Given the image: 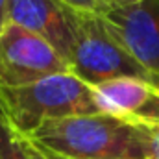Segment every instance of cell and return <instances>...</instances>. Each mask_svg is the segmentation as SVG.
Here are the masks:
<instances>
[{
	"instance_id": "6da1fadb",
	"label": "cell",
	"mask_w": 159,
	"mask_h": 159,
	"mask_svg": "<svg viewBox=\"0 0 159 159\" xmlns=\"http://www.w3.org/2000/svg\"><path fill=\"white\" fill-rule=\"evenodd\" d=\"M26 141L65 159H146L150 129L109 115L46 120Z\"/></svg>"
},
{
	"instance_id": "7a4b0ae2",
	"label": "cell",
	"mask_w": 159,
	"mask_h": 159,
	"mask_svg": "<svg viewBox=\"0 0 159 159\" xmlns=\"http://www.w3.org/2000/svg\"><path fill=\"white\" fill-rule=\"evenodd\" d=\"M0 113L20 137H28L46 120L102 115L93 87L72 72L52 74L24 87L0 89Z\"/></svg>"
},
{
	"instance_id": "3957f363",
	"label": "cell",
	"mask_w": 159,
	"mask_h": 159,
	"mask_svg": "<svg viewBox=\"0 0 159 159\" xmlns=\"http://www.w3.org/2000/svg\"><path fill=\"white\" fill-rule=\"evenodd\" d=\"M72 32L70 72L85 83L98 85L115 78H139L159 85V76L139 65L107 32L102 15L67 7Z\"/></svg>"
},
{
	"instance_id": "277c9868",
	"label": "cell",
	"mask_w": 159,
	"mask_h": 159,
	"mask_svg": "<svg viewBox=\"0 0 159 159\" xmlns=\"http://www.w3.org/2000/svg\"><path fill=\"white\" fill-rule=\"evenodd\" d=\"M59 72H70V67L48 43L20 26L9 22L4 26L0 32V89L24 87Z\"/></svg>"
},
{
	"instance_id": "5b68a950",
	"label": "cell",
	"mask_w": 159,
	"mask_h": 159,
	"mask_svg": "<svg viewBox=\"0 0 159 159\" xmlns=\"http://www.w3.org/2000/svg\"><path fill=\"white\" fill-rule=\"evenodd\" d=\"M111 37L159 76V0H135L102 15Z\"/></svg>"
},
{
	"instance_id": "8992f818",
	"label": "cell",
	"mask_w": 159,
	"mask_h": 159,
	"mask_svg": "<svg viewBox=\"0 0 159 159\" xmlns=\"http://www.w3.org/2000/svg\"><path fill=\"white\" fill-rule=\"evenodd\" d=\"M102 115L154 129L159 128V85L139 78H115L93 85Z\"/></svg>"
},
{
	"instance_id": "52a82bcc",
	"label": "cell",
	"mask_w": 159,
	"mask_h": 159,
	"mask_svg": "<svg viewBox=\"0 0 159 159\" xmlns=\"http://www.w3.org/2000/svg\"><path fill=\"white\" fill-rule=\"evenodd\" d=\"M6 11L9 24L20 26L41 37L69 63L72 32L67 17V6L57 0H7Z\"/></svg>"
},
{
	"instance_id": "ba28073f",
	"label": "cell",
	"mask_w": 159,
	"mask_h": 159,
	"mask_svg": "<svg viewBox=\"0 0 159 159\" xmlns=\"http://www.w3.org/2000/svg\"><path fill=\"white\" fill-rule=\"evenodd\" d=\"M0 159H32L28 156L24 139L13 131L0 113Z\"/></svg>"
},
{
	"instance_id": "9c48e42d",
	"label": "cell",
	"mask_w": 159,
	"mask_h": 159,
	"mask_svg": "<svg viewBox=\"0 0 159 159\" xmlns=\"http://www.w3.org/2000/svg\"><path fill=\"white\" fill-rule=\"evenodd\" d=\"M67 7L78 9V11H87L94 15H107L109 11L117 9L120 6H126L135 0H57Z\"/></svg>"
},
{
	"instance_id": "30bf717a",
	"label": "cell",
	"mask_w": 159,
	"mask_h": 159,
	"mask_svg": "<svg viewBox=\"0 0 159 159\" xmlns=\"http://www.w3.org/2000/svg\"><path fill=\"white\" fill-rule=\"evenodd\" d=\"M146 159H159V128L150 129V144Z\"/></svg>"
},
{
	"instance_id": "8fae6325",
	"label": "cell",
	"mask_w": 159,
	"mask_h": 159,
	"mask_svg": "<svg viewBox=\"0 0 159 159\" xmlns=\"http://www.w3.org/2000/svg\"><path fill=\"white\" fill-rule=\"evenodd\" d=\"M22 139H24V137H22ZM24 144H26L28 156H30L32 159H48V157H46V156H44V154H43V152L39 150V148H37V146H34L30 141H26V139H24Z\"/></svg>"
},
{
	"instance_id": "7c38bea8",
	"label": "cell",
	"mask_w": 159,
	"mask_h": 159,
	"mask_svg": "<svg viewBox=\"0 0 159 159\" xmlns=\"http://www.w3.org/2000/svg\"><path fill=\"white\" fill-rule=\"evenodd\" d=\"M6 2L7 0H0V32L4 30V26L7 24V11H6Z\"/></svg>"
},
{
	"instance_id": "4fadbf2b",
	"label": "cell",
	"mask_w": 159,
	"mask_h": 159,
	"mask_svg": "<svg viewBox=\"0 0 159 159\" xmlns=\"http://www.w3.org/2000/svg\"><path fill=\"white\" fill-rule=\"evenodd\" d=\"M32 144H34V143H32ZM34 146H37V144H34ZM37 148H39V146H37ZM39 150H41V152H43V154H44L48 159H65V157H61V156H56V154H52V152H46V150H43V148H39Z\"/></svg>"
}]
</instances>
